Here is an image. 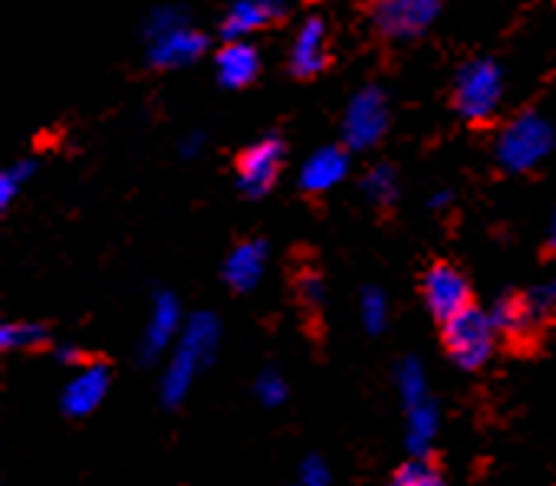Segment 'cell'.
<instances>
[{"label": "cell", "mask_w": 556, "mask_h": 486, "mask_svg": "<svg viewBox=\"0 0 556 486\" xmlns=\"http://www.w3.org/2000/svg\"><path fill=\"white\" fill-rule=\"evenodd\" d=\"M105 388H109V369H105V364L102 361L99 364H86V372L76 382H70V388L63 395V411L73 414V418L89 414L102 401Z\"/></svg>", "instance_id": "7c38bea8"}, {"label": "cell", "mask_w": 556, "mask_h": 486, "mask_svg": "<svg viewBox=\"0 0 556 486\" xmlns=\"http://www.w3.org/2000/svg\"><path fill=\"white\" fill-rule=\"evenodd\" d=\"M175 322H178V306H175V299H172V296H159L155 319H152L149 335H146V355H149V358L168 342V335L175 332Z\"/></svg>", "instance_id": "ac0fdd59"}, {"label": "cell", "mask_w": 556, "mask_h": 486, "mask_svg": "<svg viewBox=\"0 0 556 486\" xmlns=\"http://www.w3.org/2000/svg\"><path fill=\"white\" fill-rule=\"evenodd\" d=\"M386 126H389L386 95L376 86L363 89L346 112V142L353 149H372L386 136Z\"/></svg>", "instance_id": "9c48e42d"}, {"label": "cell", "mask_w": 556, "mask_h": 486, "mask_svg": "<svg viewBox=\"0 0 556 486\" xmlns=\"http://www.w3.org/2000/svg\"><path fill=\"white\" fill-rule=\"evenodd\" d=\"M527 303H530V309H533V316H536V322L543 329L556 325V280L543 283V286H533L527 293Z\"/></svg>", "instance_id": "7402d4cb"}, {"label": "cell", "mask_w": 556, "mask_h": 486, "mask_svg": "<svg viewBox=\"0 0 556 486\" xmlns=\"http://www.w3.org/2000/svg\"><path fill=\"white\" fill-rule=\"evenodd\" d=\"M553 149V129L549 122L536 112H523L517 115L507 132L497 142V158L504 162V168L510 171H530L536 162H543V155Z\"/></svg>", "instance_id": "3957f363"}, {"label": "cell", "mask_w": 556, "mask_h": 486, "mask_svg": "<svg viewBox=\"0 0 556 486\" xmlns=\"http://www.w3.org/2000/svg\"><path fill=\"white\" fill-rule=\"evenodd\" d=\"M343 175H346V152L343 149H323L306 162V168L300 175V188L306 194H323V191H329L332 184H337Z\"/></svg>", "instance_id": "5bb4252c"}, {"label": "cell", "mask_w": 556, "mask_h": 486, "mask_svg": "<svg viewBox=\"0 0 556 486\" xmlns=\"http://www.w3.org/2000/svg\"><path fill=\"white\" fill-rule=\"evenodd\" d=\"M389 486H444V473L431 457H418L399 466Z\"/></svg>", "instance_id": "d6986e66"}, {"label": "cell", "mask_w": 556, "mask_h": 486, "mask_svg": "<svg viewBox=\"0 0 556 486\" xmlns=\"http://www.w3.org/2000/svg\"><path fill=\"white\" fill-rule=\"evenodd\" d=\"M501 89H504L501 66L494 60H471L455 76V108L468 122H484L497 108Z\"/></svg>", "instance_id": "7a4b0ae2"}, {"label": "cell", "mask_w": 556, "mask_h": 486, "mask_svg": "<svg viewBox=\"0 0 556 486\" xmlns=\"http://www.w3.org/2000/svg\"><path fill=\"white\" fill-rule=\"evenodd\" d=\"M283 158H287V145L277 136L261 139L257 145L244 149L238 155V178H241L244 194H251V197L267 194L274 188L280 168H283Z\"/></svg>", "instance_id": "ba28073f"}, {"label": "cell", "mask_w": 556, "mask_h": 486, "mask_svg": "<svg viewBox=\"0 0 556 486\" xmlns=\"http://www.w3.org/2000/svg\"><path fill=\"white\" fill-rule=\"evenodd\" d=\"M214 338H217V325H214L211 316H198V319L188 325V332H185V338H181V345H178V351H175L172 369H168V379H165V398H168V401H178V398L185 395L188 382H191L194 372H198V364H204V361L211 358Z\"/></svg>", "instance_id": "5b68a950"}, {"label": "cell", "mask_w": 556, "mask_h": 486, "mask_svg": "<svg viewBox=\"0 0 556 486\" xmlns=\"http://www.w3.org/2000/svg\"><path fill=\"white\" fill-rule=\"evenodd\" d=\"M421 296H425V306L434 319H441V325L455 319L458 312L471 309V283L468 277L448 264V260H434L425 277H421Z\"/></svg>", "instance_id": "277c9868"}, {"label": "cell", "mask_w": 556, "mask_h": 486, "mask_svg": "<svg viewBox=\"0 0 556 486\" xmlns=\"http://www.w3.org/2000/svg\"><path fill=\"white\" fill-rule=\"evenodd\" d=\"M491 325H494L497 338L514 351L533 348L546 335V329L536 322V316L527 303V293H504L491 309Z\"/></svg>", "instance_id": "8992f818"}, {"label": "cell", "mask_w": 556, "mask_h": 486, "mask_svg": "<svg viewBox=\"0 0 556 486\" xmlns=\"http://www.w3.org/2000/svg\"><path fill=\"white\" fill-rule=\"evenodd\" d=\"M257 73H261V56H257V50L251 43L231 40V43L220 47V53H217V76H220V82H225V86L241 89V86L254 82Z\"/></svg>", "instance_id": "8fae6325"}, {"label": "cell", "mask_w": 556, "mask_h": 486, "mask_svg": "<svg viewBox=\"0 0 556 486\" xmlns=\"http://www.w3.org/2000/svg\"><path fill=\"white\" fill-rule=\"evenodd\" d=\"M549 251H556V217H553V227H549Z\"/></svg>", "instance_id": "cb8c5ba5"}, {"label": "cell", "mask_w": 556, "mask_h": 486, "mask_svg": "<svg viewBox=\"0 0 556 486\" xmlns=\"http://www.w3.org/2000/svg\"><path fill=\"white\" fill-rule=\"evenodd\" d=\"M283 14L287 11L283 8H274V4H238V8H231V14L225 17V24H220V34H225L228 43H231V40H238L248 30H261L270 21H280Z\"/></svg>", "instance_id": "2e32d148"}, {"label": "cell", "mask_w": 556, "mask_h": 486, "mask_svg": "<svg viewBox=\"0 0 556 486\" xmlns=\"http://www.w3.org/2000/svg\"><path fill=\"white\" fill-rule=\"evenodd\" d=\"M323 290H326V286H323V277H319V270H316L313 264H303V267L293 273V296H296V306H300L309 319L323 309V299H326Z\"/></svg>", "instance_id": "e0dca14e"}, {"label": "cell", "mask_w": 556, "mask_h": 486, "mask_svg": "<svg viewBox=\"0 0 556 486\" xmlns=\"http://www.w3.org/2000/svg\"><path fill=\"white\" fill-rule=\"evenodd\" d=\"M267 264V247L264 240H244L241 247L228 257V267H225V280L235 286V290H251L261 277Z\"/></svg>", "instance_id": "9a60e30c"}, {"label": "cell", "mask_w": 556, "mask_h": 486, "mask_svg": "<svg viewBox=\"0 0 556 486\" xmlns=\"http://www.w3.org/2000/svg\"><path fill=\"white\" fill-rule=\"evenodd\" d=\"M372 27L386 40H412L431 27L438 17V4L431 0H386V4L369 8Z\"/></svg>", "instance_id": "52a82bcc"}, {"label": "cell", "mask_w": 556, "mask_h": 486, "mask_svg": "<svg viewBox=\"0 0 556 486\" xmlns=\"http://www.w3.org/2000/svg\"><path fill=\"white\" fill-rule=\"evenodd\" d=\"M207 47V40L188 27H162L159 40L152 43V63L159 66H178L194 60L201 50Z\"/></svg>", "instance_id": "4fadbf2b"}, {"label": "cell", "mask_w": 556, "mask_h": 486, "mask_svg": "<svg viewBox=\"0 0 556 486\" xmlns=\"http://www.w3.org/2000/svg\"><path fill=\"white\" fill-rule=\"evenodd\" d=\"M326 21L323 17H306L293 50H290V73L296 79H313L329 66V47H326Z\"/></svg>", "instance_id": "30bf717a"}, {"label": "cell", "mask_w": 556, "mask_h": 486, "mask_svg": "<svg viewBox=\"0 0 556 486\" xmlns=\"http://www.w3.org/2000/svg\"><path fill=\"white\" fill-rule=\"evenodd\" d=\"M363 188H366L369 201L376 204V210H389V207L395 204V171H392L389 165L372 168V171L366 175Z\"/></svg>", "instance_id": "44dd1931"}, {"label": "cell", "mask_w": 556, "mask_h": 486, "mask_svg": "<svg viewBox=\"0 0 556 486\" xmlns=\"http://www.w3.org/2000/svg\"><path fill=\"white\" fill-rule=\"evenodd\" d=\"M0 342H4V348H47L50 332L34 322H11L0 329Z\"/></svg>", "instance_id": "ffe728a7"}, {"label": "cell", "mask_w": 556, "mask_h": 486, "mask_svg": "<svg viewBox=\"0 0 556 486\" xmlns=\"http://www.w3.org/2000/svg\"><path fill=\"white\" fill-rule=\"evenodd\" d=\"M382 312H386V303L379 293H366V322L369 329H379L382 325Z\"/></svg>", "instance_id": "603a6c76"}, {"label": "cell", "mask_w": 556, "mask_h": 486, "mask_svg": "<svg viewBox=\"0 0 556 486\" xmlns=\"http://www.w3.org/2000/svg\"><path fill=\"white\" fill-rule=\"evenodd\" d=\"M497 342V332L491 325V316H484L478 306L458 312L455 319H448L441 325V345L448 351V358L458 364V369H481V364L491 358Z\"/></svg>", "instance_id": "6da1fadb"}]
</instances>
